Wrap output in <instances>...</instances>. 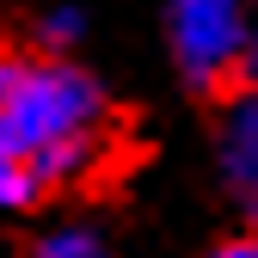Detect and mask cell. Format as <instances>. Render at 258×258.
I'll list each match as a JSON object with an SVG mask.
<instances>
[{
	"label": "cell",
	"mask_w": 258,
	"mask_h": 258,
	"mask_svg": "<svg viewBox=\"0 0 258 258\" xmlns=\"http://www.w3.org/2000/svg\"><path fill=\"white\" fill-rule=\"evenodd\" d=\"M221 172H228L234 197L246 203V215L258 221V92L234 99L228 123H221Z\"/></svg>",
	"instance_id": "obj_3"
},
{
	"label": "cell",
	"mask_w": 258,
	"mask_h": 258,
	"mask_svg": "<svg viewBox=\"0 0 258 258\" xmlns=\"http://www.w3.org/2000/svg\"><path fill=\"white\" fill-rule=\"evenodd\" d=\"M0 142L37 160L49 184L86 178L105 154V92L92 74H80L61 55L19 49L13 80L0 92Z\"/></svg>",
	"instance_id": "obj_1"
},
{
	"label": "cell",
	"mask_w": 258,
	"mask_h": 258,
	"mask_svg": "<svg viewBox=\"0 0 258 258\" xmlns=\"http://www.w3.org/2000/svg\"><path fill=\"white\" fill-rule=\"evenodd\" d=\"M31 258H111V252L92 240V234H74V228H68V234H49Z\"/></svg>",
	"instance_id": "obj_5"
},
{
	"label": "cell",
	"mask_w": 258,
	"mask_h": 258,
	"mask_svg": "<svg viewBox=\"0 0 258 258\" xmlns=\"http://www.w3.org/2000/svg\"><path fill=\"white\" fill-rule=\"evenodd\" d=\"M43 190H49V178L37 172V160L0 142V209H31Z\"/></svg>",
	"instance_id": "obj_4"
},
{
	"label": "cell",
	"mask_w": 258,
	"mask_h": 258,
	"mask_svg": "<svg viewBox=\"0 0 258 258\" xmlns=\"http://www.w3.org/2000/svg\"><path fill=\"white\" fill-rule=\"evenodd\" d=\"M209 258H258V234H246V240H221Z\"/></svg>",
	"instance_id": "obj_7"
},
{
	"label": "cell",
	"mask_w": 258,
	"mask_h": 258,
	"mask_svg": "<svg viewBox=\"0 0 258 258\" xmlns=\"http://www.w3.org/2000/svg\"><path fill=\"white\" fill-rule=\"evenodd\" d=\"M240 80H246V92H258V25H252V37H246V61H240Z\"/></svg>",
	"instance_id": "obj_6"
},
{
	"label": "cell",
	"mask_w": 258,
	"mask_h": 258,
	"mask_svg": "<svg viewBox=\"0 0 258 258\" xmlns=\"http://www.w3.org/2000/svg\"><path fill=\"white\" fill-rule=\"evenodd\" d=\"M246 0H172V49L178 68L197 80L203 92H221L228 80H240L246 61Z\"/></svg>",
	"instance_id": "obj_2"
}]
</instances>
